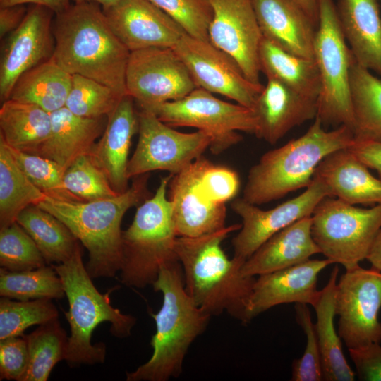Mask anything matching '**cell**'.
I'll return each instance as SVG.
<instances>
[{
    "label": "cell",
    "instance_id": "obj_1",
    "mask_svg": "<svg viewBox=\"0 0 381 381\" xmlns=\"http://www.w3.org/2000/svg\"><path fill=\"white\" fill-rule=\"evenodd\" d=\"M241 224L194 237L178 236L175 251L183 274L186 293L211 317L224 312L243 324L250 322L248 308L256 277L243 273L244 260L229 258L222 248Z\"/></svg>",
    "mask_w": 381,
    "mask_h": 381
},
{
    "label": "cell",
    "instance_id": "obj_2",
    "mask_svg": "<svg viewBox=\"0 0 381 381\" xmlns=\"http://www.w3.org/2000/svg\"><path fill=\"white\" fill-rule=\"evenodd\" d=\"M52 58L71 75L97 80L121 97L128 95L126 72L130 55L111 28L102 8L73 3L55 15Z\"/></svg>",
    "mask_w": 381,
    "mask_h": 381
},
{
    "label": "cell",
    "instance_id": "obj_3",
    "mask_svg": "<svg viewBox=\"0 0 381 381\" xmlns=\"http://www.w3.org/2000/svg\"><path fill=\"white\" fill-rule=\"evenodd\" d=\"M148 176L135 177L126 191L111 198L77 201L46 195L37 205L62 222L87 250L85 267L92 278L114 277L121 270V222L128 210L148 198Z\"/></svg>",
    "mask_w": 381,
    "mask_h": 381
},
{
    "label": "cell",
    "instance_id": "obj_4",
    "mask_svg": "<svg viewBox=\"0 0 381 381\" xmlns=\"http://www.w3.org/2000/svg\"><path fill=\"white\" fill-rule=\"evenodd\" d=\"M152 286L163 296L161 308L152 314L156 325L150 340L153 352L146 363L126 373L127 381H167L179 377L190 345L212 318L186 293L179 260L164 265Z\"/></svg>",
    "mask_w": 381,
    "mask_h": 381
},
{
    "label": "cell",
    "instance_id": "obj_5",
    "mask_svg": "<svg viewBox=\"0 0 381 381\" xmlns=\"http://www.w3.org/2000/svg\"><path fill=\"white\" fill-rule=\"evenodd\" d=\"M355 139L346 125L327 131L316 116L301 136L265 152L249 170L243 198L260 205L307 188L315 170L330 153L349 147Z\"/></svg>",
    "mask_w": 381,
    "mask_h": 381
},
{
    "label": "cell",
    "instance_id": "obj_6",
    "mask_svg": "<svg viewBox=\"0 0 381 381\" xmlns=\"http://www.w3.org/2000/svg\"><path fill=\"white\" fill-rule=\"evenodd\" d=\"M52 266L62 281L68 302V310L64 315L71 336L65 361L71 367L104 363L106 346L104 343L92 344L94 329L102 322H108L114 336L125 338L131 334L136 319L112 306L110 295L116 287L105 294L97 289L83 264L80 246L68 260Z\"/></svg>",
    "mask_w": 381,
    "mask_h": 381
},
{
    "label": "cell",
    "instance_id": "obj_7",
    "mask_svg": "<svg viewBox=\"0 0 381 381\" xmlns=\"http://www.w3.org/2000/svg\"><path fill=\"white\" fill-rule=\"evenodd\" d=\"M172 174L161 178L155 193L140 204L131 225L122 232V284L143 289L152 285L161 267L179 260L175 251L178 237L167 198Z\"/></svg>",
    "mask_w": 381,
    "mask_h": 381
},
{
    "label": "cell",
    "instance_id": "obj_8",
    "mask_svg": "<svg viewBox=\"0 0 381 381\" xmlns=\"http://www.w3.org/2000/svg\"><path fill=\"white\" fill-rule=\"evenodd\" d=\"M317 1L319 21L313 59L321 83L317 117L324 126L346 125L352 129L350 69L354 56L340 27L334 0Z\"/></svg>",
    "mask_w": 381,
    "mask_h": 381
},
{
    "label": "cell",
    "instance_id": "obj_9",
    "mask_svg": "<svg viewBox=\"0 0 381 381\" xmlns=\"http://www.w3.org/2000/svg\"><path fill=\"white\" fill-rule=\"evenodd\" d=\"M311 233L320 253L346 270L365 260L381 229V204L361 208L330 196L311 215Z\"/></svg>",
    "mask_w": 381,
    "mask_h": 381
},
{
    "label": "cell",
    "instance_id": "obj_10",
    "mask_svg": "<svg viewBox=\"0 0 381 381\" xmlns=\"http://www.w3.org/2000/svg\"><path fill=\"white\" fill-rule=\"evenodd\" d=\"M145 110L153 112L171 127H193L205 132L211 138L209 149L214 155L241 142L243 138L238 131L254 135L257 131V120L252 109L221 100L201 87L180 99Z\"/></svg>",
    "mask_w": 381,
    "mask_h": 381
},
{
    "label": "cell",
    "instance_id": "obj_11",
    "mask_svg": "<svg viewBox=\"0 0 381 381\" xmlns=\"http://www.w3.org/2000/svg\"><path fill=\"white\" fill-rule=\"evenodd\" d=\"M138 140L127 165L129 179L155 170L176 174L202 156L211 143L205 132H179L148 110L138 112Z\"/></svg>",
    "mask_w": 381,
    "mask_h": 381
},
{
    "label": "cell",
    "instance_id": "obj_12",
    "mask_svg": "<svg viewBox=\"0 0 381 381\" xmlns=\"http://www.w3.org/2000/svg\"><path fill=\"white\" fill-rule=\"evenodd\" d=\"M381 272L360 265L346 270L337 283L338 334L348 349L381 342Z\"/></svg>",
    "mask_w": 381,
    "mask_h": 381
},
{
    "label": "cell",
    "instance_id": "obj_13",
    "mask_svg": "<svg viewBox=\"0 0 381 381\" xmlns=\"http://www.w3.org/2000/svg\"><path fill=\"white\" fill-rule=\"evenodd\" d=\"M126 86L141 109L180 99L198 87L174 48L156 47L130 52Z\"/></svg>",
    "mask_w": 381,
    "mask_h": 381
},
{
    "label": "cell",
    "instance_id": "obj_14",
    "mask_svg": "<svg viewBox=\"0 0 381 381\" xmlns=\"http://www.w3.org/2000/svg\"><path fill=\"white\" fill-rule=\"evenodd\" d=\"M198 87L253 109L264 85L248 80L235 60L210 41L186 32L174 47Z\"/></svg>",
    "mask_w": 381,
    "mask_h": 381
},
{
    "label": "cell",
    "instance_id": "obj_15",
    "mask_svg": "<svg viewBox=\"0 0 381 381\" xmlns=\"http://www.w3.org/2000/svg\"><path fill=\"white\" fill-rule=\"evenodd\" d=\"M326 196L323 183L313 177L310 184L296 197L270 209L262 210L243 198L234 200L231 209L242 219L241 228L232 239L234 257L246 260L273 235L296 221L310 217Z\"/></svg>",
    "mask_w": 381,
    "mask_h": 381
},
{
    "label": "cell",
    "instance_id": "obj_16",
    "mask_svg": "<svg viewBox=\"0 0 381 381\" xmlns=\"http://www.w3.org/2000/svg\"><path fill=\"white\" fill-rule=\"evenodd\" d=\"M212 9L209 41L231 56L246 77L260 83L262 34L252 0H207Z\"/></svg>",
    "mask_w": 381,
    "mask_h": 381
},
{
    "label": "cell",
    "instance_id": "obj_17",
    "mask_svg": "<svg viewBox=\"0 0 381 381\" xmlns=\"http://www.w3.org/2000/svg\"><path fill=\"white\" fill-rule=\"evenodd\" d=\"M53 15L47 7L32 4L23 21L6 40L0 60L1 102L10 98L23 73L52 57L55 47Z\"/></svg>",
    "mask_w": 381,
    "mask_h": 381
},
{
    "label": "cell",
    "instance_id": "obj_18",
    "mask_svg": "<svg viewBox=\"0 0 381 381\" xmlns=\"http://www.w3.org/2000/svg\"><path fill=\"white\" fill-rule=\"evenodd\" d=\"M206 158L200 156L169 183V200L177 236L194 237L226 226V205L212 200L200 178Z\"/></svg>",
    "mask_w": 381,
    "mask_h": 381
},
{
    "label": "cell",
    "instance_id": "obj_19",
    "mask_svg": "<svg viewBox=\"0 0 381 381\" xmlns=\"http://www.w3.org/2000/svg\"><path fill=\"white\" fill-rule=\"evenodd\" d=\"M103 11L130 52L155 47L174 48L186 33L175 20L147 0H120Z\"/></svg>",
    "mask_w": 381,
    "mask_h": 381
},
{
    "label": "cell",
    "instance_id": "obj_20",
    "mask_svg": "<svg viewBox=\"0 0 381 381\" xmlns=\"http://www.w3.org/2000/svg\"><path fill=\"white\" fill-rule=\"evenodd\" d=\"M327 259H308L296 265L258 276L248 308V318H254L268 309L284 303L315 302L318 274L331 265Z\"/></svg>",
    "mask_w": 381,
    "mask_h": 381
},
{
    "label": "cell",
    "instance_id": "obj_21",
    "mask_svg": "<svg viewBox=\"0 0 381 381\" xmlns=\"http://www.w3.org/2000/svg\"><path fill=\"white\" fill-rule=\"evenodd\" d=\"M258 95L253 110L257 120L255 135L275 144L289 131L318 114V99L303 95L273 78Z\"/></svg>",
    "mask_w": 381,
    "mask_h": 381
},
{
    "label": "cell",
    "instance_id": "obj_22",
    "mask_svg": "<svg viewBox=\"0 0 381 381\" xmlns=\"http://www.w3.org/2000/svg\"><path fill=\"white\" fill-rule=\"evenodd\" d=\"M263 37L281 49L313 59L318 25L295 0H252Z\"/></svg>",
    "mask_w": 381,
    "mask_h": 381
},
{
    "label": "cell",
    "instance_id": "obj_23",
    "mask_svg": "<svg viewBox=\"0 0 381 381\" xmlns=\"http://www.w3.org/2000/svg\"><path fill=\"white\" fill-rule=\"evenodd\" d=\"M138 128V113L134 109L133 99L126 95L107 116L104 131L89 154L119 193L129 188L128 154L132 137Z\"/></svg>",
    "mask_w": 381,
    "mask_h": 381
},
{
    "label": "cell",
    "instance_id": "obj_24",
    "mask_svg": "<svg viewBox=\"0 0 381 381\" xmlns=\"http://www.w3.org/2000/svg\"><path fill=\"white\" fill-rule=\"evenodd\" d=\"M368 169L346 147L325 157L313 177L323 183L330 197L353 205L381 204V179Z\"/></svg>",
    "mask_w": 381,
    "mask_h": 381
},
{
    "label": "cell",
    "instance_id": "obj_25",
    "mask_svg": "<svg viewBox=\"0 0 381 381\" xmlns=\"http://www.w3.org/2000/svg\"><path fill=\"white\" fill-rule=\"evenodd\" d=\"M336 10L356 61L381 76V17L377 0H338Z\"/></svg>",
    "mask_w": 381,
    "mask_h": 381
},
{
    "label": "cell",
    "instance_id": "obj_26",
    "mask_svg": "<svg viewBox=\"0 0 381 381\" xmlns=\"http://www.w3.org/2000/svg\"><path fill=\"white\" fill-rule=\"evenodd\" d=\"M311 225V216L306 217L273 235L245 261L243 273L259 276L296 265L320 253Z\"/></svg>",
    "mask_w": 381,
    "mask_h": 381
},
{
    "label": "cell",
    "instance_id": "obj_27",
    "mask_svg": "<svg viewBox=\"0 0 381 381\" xmlns=\"http://www.w3.org/2000/svg\"><path fill=\"white\" fill-rule=\"evenodd\" d=\"M105 118L81 117L65 107L52 112L49 137L37 155L66 169L76 159L90 154L104 131Z\"/></svg>",
    "mask_w": 381,
    "mask_h": 381
},
{
    "label": "cell",
    "instance_id": "obj_28",
    "mask_svg": "<svg viewBox=\"0 0 381 381\" xmlns=\"http://www.w3.org/2000/svg\"><path fill=\"white\" fill-rule=\"evenodd\" d=\"M338 274L339 267L334 266L327 284L319 291L312 306L317 317L315 329L321 355L323 380L353 381L356 373L344 356L341 339L336 330L334 322Z\"/></svg>",
    "mask_w": 381,
    "mask_h": 381
},
{
    "label": "cell",
    "instance_id": "obj_29",
    "mask_svg": "<svg viewBox=\"0 0 381 381\" xmlns=\"http://www.w3.org/2000/svg\"><path fill=\"white\" fill-rule=\"evenodd\" d=\"M0 137L15 150L37 155L50 135L51 113L8 99L0 109Z\"/></svg>",
    "mask_w": 381,
    "mask_h": 381
},
{
    "label": "cell",
    "instance_id": "obj_30",
    "mask_svg": "<svg viewBox=\"0 0 381 381\" xmlns=\"http://www.w3.org/2000/svg\"><path fill=\"white\" fill-rule=\"evenodd\" d=\"M71 81L72 75L52 57L23 73L9 99L35 104L52 113L65 107Z\"/></svg>",
    "mask_w": 381,
    "mask_h": 381
},
{
    "label": "cell",
    "instance_id": "obj_31",
    "mask_svg": "<svg viewBox=\"0 0 381 381\" xmlns=\"http://www.w3.org/2000/svg\"><path fill=\"white\" fill-rule=\"evenodd\" d=\"M260 71L294 90L318 99L321 83L314 59L291 54L265 37L259 49Z\"/></svg>",
    "mask_w": 381,
    "mask_h": 381
},
{
    "label": "cell",
    "instance_id": "obj_32",
    "mask_svg": "<svg viewBox=\"0 0 381 381\" xmlns=\"http://www.w3.org/2000/svg\"><path fill=\"white\" fill-rule=\"evenodd\" d=\"M350 90L355 138L381 142V78L354 59L350 69Z\"/></svg>",
    "mask_w": 381,
    "mask_h": 381
},
{
    "label": "cell",
    "instance_id": "obj_33",
    "mask_svg": "<svg viewBox=\"0 0 381 381\" xmlns=\"http://www.w3.org/2000/svg\"><path fill=\"white\" fill-rule=\"evenodd\" d=\"M16 222L33 239L47 263L59 264L68 260L80 246L79 241L62 222L37 205L25 208Z\"/></svg>",
    "mask_w": 381,
    "mask_h": 381
},
{
    "label": "cell",
    "instance_id": "obj_34",
    "mask_svg": "<svg viewBox=\"0 0 381 381\" xmlns=\"http://www.w3.org/2000/svg\"><path fill=\"white\" fill-rule=\"evenodd\" d=\"M46 195L18 167L0 137V227L16 222L21 212L37 205Z\"/></svg>",
    "mask_w": 381,
    "mask_h": 381
},
{
    "label": "cell",
    "instance_id": "obj_35",
    "mask_svg": "<svg viewBox=\"0 0 381 381\" xmlns=\"http://www.w3.org/2000/svg\"><path fill=\"white\" fill-rule=\"evenodd\" d=\"M29 351V365L23 381H47L55 365L65 360L68 337L58 318L25 335Z\"/></svg>",
    "mask_w": 381,
    "mask_h": 381
},
{
    "label": "cell",
    "instance_id": "obj_36",
    "mask_svg": "<svg viewBox=\"0 0 381 381\" xmlns=\"http://www.w3.org/2000/svg\"><path fill=\"white\" fill-rule=\"evenodd\" d=\"M0 295L11 299H61L64 295L62 281L52 266L13 272L1 267Z\"/></svg>",
    "mask_w": 381,
    "mask_h": 381
},
{
    "label": "cell",
    "instance_id": "obj_37",
    "mask_svg": "<svg viewBox=\"0 0 381 381\" xmlns=\"http://www.w3.org/2000/svg\"><path fill=\"white\" fill-rule=\"evenodd\" d=\"M123 97L97 80L75 74L65 107L81 117H107Z\"/></svg>",
    "mask_w": 381,
    "mask_h": 381
},
{
    "label": "cell",
    "instance_id": "obj_38",
    "mask_svg": "<svg viewBox=\"0 0 381 381\" xmlns=\"http://www.w3.org/2000/svg\"><path fill=\"white\" fill-rule=\"evenodd\" d=\"M59 313L50 299L0 300V340L23 336L32 325H42L58 318Z\"/></svg>",
    "mask_w": 381,
    "mask_h": 381
},
{
    "label": "cell",
    "instance_id": "obj_39",
    "mask_svg": "<svg viewBox=\"0 0 381 381\" xmlns=\"http://www.w3.org/2000/svg\"><path fill=\"white\" fill-rule=\"evenodd\" d=\"M64 184L81 201L111 198L120 194L113 189L104 172L90 155L80 156L66 169Z\"/></svg>",
    "mask_w": 381,
    "mask_h": 381
},
{
    "label": "cell",
    "instance_id": "obj_40",
    "mask_svg": "<svg viewBox=\"0 0 381 381\" xmlns=\"http://www.w3.org/2000/svg\"><path fill=\"white\" fill-rule=\"evenodd\" d=\"M46 264L33 239L16 222L1 228V267L20 272L44 267Z\"/></svg>",
    "mask_w": 381,
    "mask_h": 381
},
{
    "label": "cell",
    "instance_id": "obj_41",
    "mask_svg": "<svg viewBox=\"0 0 381 381\" xmlns=\"http://www.w3.org/2000/svg\"><path fill=\"white\" fill-rule=\"evenodd\" d=\"M8 147L18 167L47 195L61 200L81 201L65 188L64 175L66 169L57 162L44 157Z\"/></svg>",
    "mask_w": 381,
    "mask_h": 381
},
{
    "label": "cell",
    "instance_id": "obj_42",
    "mask_svg": "<svg viewBox=\"0 0 381 381\" xmlns=\"http://www.w3.org/2000/svg\"><path fill=\"white\" fill-rule=\"evenodd\" d=\"M175 20L185 32L209 41L212 9L207 0H147Z\"/></svg>",
    "mask_w": 381,
    "mask_h": 381
},
{
    "label": "cell",
    "instance_id": "obj_43",
    "mask_svg": "<svg viewBox=\"0 0 381 381\" xmlns=\"http://www.w3.org/2000/svg\"><path fill=\"white\" fill-rule=\"evenodd\" d=\"M294 308L296 321L306 337V345L303 356L292 362L291 380H324L321 355L315 324L312 321L308 304L295 303Z\"/></svg>",
    "mask_w": 381,
    "mask_h": 381
},
{
    "label": "cell",
    "instance_id": "obj_44",
    "mask_svg": "<svg viewBox=\"0 0 381 381\" xmlns=\"http://www.w3.org/2000/svg\"><path fill=\"white\" fill-rule=\"evenodd\" d=\"M200 181L212 200L218 204L226 205L237 195L240 188L238 175L234 169L214 164L207 159Z\"/></svg>",
    "mask_w": 381,
    "mask_h": 381
},
{
    "label": "cell",
    "instance_id": "obj_45",
    "mask_svg": "<svg viewBox=\"0 0 381 381\" xmlns=\"http://www.w3.org/2000/svg\"><path fill=\"white\" fill-rule=\"evenodd\" d=\"M29 365V351L23 336L0 340V380L23 381Z\"/></svg>",
    "mask_w": 381,
    "mask_h": 381
},
{
    "label": "cell",
    "instance_id": "obj_46",
    "mask_svg": "<svg viewBox=\"0 0 381 381\" xmlns=\"http://www.w3.org/2000/svg\"><path fill=\"white\" fill-rule=\"evenodd\" d=\"M360 380L381 381V346L378 343L348 349Z\"/></svg>",
    "mask_w": 381,
    "mask_h": 381
},
{
    "label": "cell",
    "instance_id": "obj_47",
    "mask_svg": "<svg viewBox=\"0 0 381 381\" xmlns=\"http://www.w3.org/2000/svg\"><path fill=\"white\" fill-rule=\"evenodd\" d=\"M349 149L381 179V142L355 138Z\"/></svg>",
    "mask_w": 381,
    "mask_h": 381
},
{
    "label": "cell",
    "instance_id": "obj_48",
    "mask_svg": "<svg viewBox=\"0 0 381 381\" xmlns=\"http://www.w3.org/2000/svg\"><path fill=\"white\" fill-rule=\"evenodd\" d=\"M28 8L25 4L0 6V37L10 34L23 21Z\"/></svg>",
    "mask_w": 381,
    "mask_h": 381
},
{
    "label": "cell",
    "instance_id": "obj_49",
    "mask_svg": "<svg viewBox=\"0 0 381 381\" xmlns=\"http://www.w3.org/2000/svg\"><path fill=\"white\" fill-rule=\"evenodd\" d=\"M26 4L45 6L55 15L64 11L71 4V0H0V6Z\"/></svg>",
    "mask_w": 381,
    "mask_h": 381
},
{
    "label": "cell",
    "instance_id": "obj_50",
    "mask_svg": "<svg viewBox=\"0 0 381 381\" xmlns=\"http://www.w3.org/2000/svg\"><path fill=\"white\" fill-rule=\"evenodd\" d=\"M366 260L371 264V267L381 272V229L372 244Z\"/></svg>",
    "mask_w": 381,
    "mask_h": 381
},
{
    "label": "cell",
    "instance_id": "obj_51",
    "mask_svg": "<svg viewBox=\"0 0 381 381\" xmlns=\"http://www.w3.org/2000/svg\"><path fill=\"white\" fill-rule=\"evenodd\" d=\"M306 11L308 16L318 25L319 13L318 5L317 0H295Z\"/></svg>",
    "mask_w": 381,
    "mask_h": 381
},
{
    "label": "cell",
    "instance_id": "obj_52",
    "mask_svg": "<svg viewBox=\"0 0 381 381\" xmlns=\"http://www.w3.org/2000/svg\"><path fill=\"white\" fill-rule=\"evenodd\" d=\"M73 3L93 2L99 4L103 10L107 9L115 5L120 0H71Z\"/></svg>",
    "mask_w": 381,
    "mask_h": 381
}]
</instances>
